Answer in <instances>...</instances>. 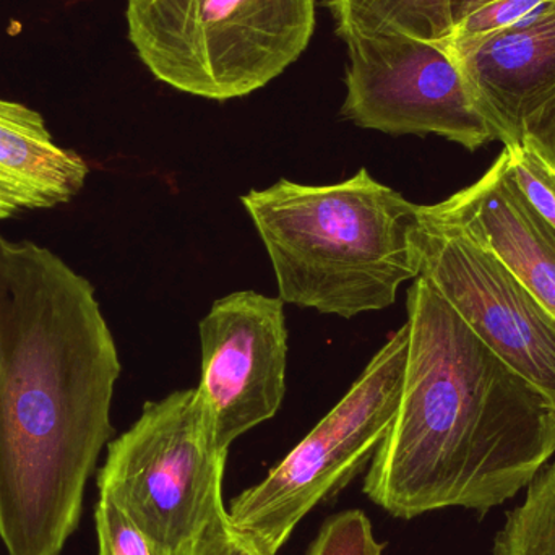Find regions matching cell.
I'll return each instance as SVG.
<instances>
[{
  "instance_id": "5bb4252c",
  "label": "cell",
  "mask_w": 555,
  "mask_h": 555,
  "mask_svg": "<svg viewBox=\"0 0 555 555\" xmlns=\"http://www.w3.org/2000/svg\"><path fill=\"white\" fill-rule=\"evenodd\" d=\"M491 555H555V462L533 479L525 501L508 514Z\"/></svg>"
},
{
  "instance_id": "d6986e66",
  "label": "cell",
  "mask_w": 555,
  "mask_h": 555,
  "mask_svg": "<svg viewBox=\"0 0 555 555\" xmlns=\"http://www.w3.org/2000/svg\"><path fill=\"white\" fill-rule=\"evenodd\" d=\"M182 555H266L246 534L231 525L230 515H220Z\"/></svg>"
},
{
  "instance_id": "44dd1931",
  "label": "cell",
  "mask_w": 555,
  "mask_h": 555,
  "mask_svg": "<svg viewBox=\"0 0 555 555\" xmlns=\"http://www.w3.org/2000/svg\"><path fill=\"white\" fill-rule=\"evenodd\" d=\"M492 2V0H452V18L453 26L456 23L462 22L465 16L469 13L478 10L479 7L486 5V3Z\"/></svg>"
},
{
  "instance_id": "ffe728a7",
  "label": "cell",
  "mask_w": 555,
  "mask_h": 555,
  "mask_svg": "<svg viewBox=\"0 0 555 555\" xmlns=\"http://www.w3.org/2000/svg\"><path fill=\"white\" fill-rule=\"evenodd\" d=\"M521 140L533 143L555 169V94L527 120Z\"/></svg>"
},
{
  "instance_id": "5b68a950",
  "label": "cell",
  "mask_w": 555,
  "mask_h": 555,
  "mask_svg": "<svg viewBox=\"0 0 555 555\" xmlns=\"http://www.w3.org/2000/svg\"><path fill=\"white\" fill-rule=\"evenodd\" d=\"M221 450L197 390L149 401L129 430L107 446L100 498L113 501L162 555H182L227 514Z\"/></svg>"
},
{
  "instance_id": "3957f363",
  "label": "cell",
  "mask_w": 555,
  "mask_h": 555,
  "mask_svg": "<svg viewBox=\"0 0 555 555\" xmlns=\"http://www.w3.org/2000/svg\"><path fill=\"white\" fill-rule=\"evenodd\" d=\"M241 202L284 304L352 319L387 309L401 284L417 278L411 236L420 205L365 168L330 185L280 179Z\"/></svg>"
},
{
  "instance_id": "30bf717a",
  "label": "cell",
  "mask_w": 555,
  "mask_h": 555,
  "mask_svg": "<svg viewBox=\"0 0 555 555\" xmlns=\"http://www.w3.org/2000/svg\"><path fill=\"white\" fill-rule=\"evenodd\" d=\"M423 214L491 250L555 317V233L534 214L501 153L479 181Z\"/></svg>"
},
{
  "instance_id": "2e32d148",
  "label": "cell",
  "mask_w": 555,
  "mask_h": 555,
  "mask_svg": "<svg viewBox=\"0 0 555 555\" xmlns=\"http://www.w3.org/2000/svg\"><path fill=\"white\" fill-rule=\"evenodd\" d=\"M507 169L525 201L555 233V169L528 140L504 149Z\"/></svg>"
},
{
  "instance_id": "9a60e30c",
  "label": "cell",
  "mask_w": 555,
  "mask_h": 555,
  "mask_svg": "<svg viewBox=\"0 0 555 555\" xmlns=\"http://www.w3.org/2000/svg\"><path fill=\"white\" fill-rule=\"evenodd\" d=\"M551 0H492L453 26L440 44L450 54L468 51L540 13Z\"/></svg>"
},
{
  "instance_id": "277c9868",
  "label": "cell",
  "mask_w": 555,
  "mask_h": 555,
  "mask_svg": "<svg viewBox=\"0 0 555 555\" xmlns=\"http://www.w3.org/2000/svg\"><path fill=\"white\" fill-rule=\"evenodd\" d=\"M317 0H129V39L182 93L228 101L280 77L306 51Z\"/></svg>"
},
{
  "instance_id": "ac0fdd59",
  "label": "cell",
  "mask_w": 555,
  "mask_h": 555,
  "mask_svg": "<svg viewBox=\"0 0 555 555\" xmlns=\"http://www.w3.org/2000/svg\"><path fill=\"white\" fill-rule=\"evenodd\" d=\"M100 555H162L145 533L109 499L94 508Z\"/></svg>"
},
{
  "instance_id": "e0dca14e",
  "label": "cell",
  "mask_w": 555,
  "mask_h": 555,
  "mask_svg": "<svg viewBox=\"0 0 555 555\" xmlns=\"http://www.w3.org/2000/svg\"><path fill=\"white\" fill-rule=\"evenodd\" d=\"M306 555H384V547L364 512L346 511L322 525Z\"/></svg>"
},
{
  "instance_id": "8fae6325",
  "label": "cell",
  "mask_w": 555,
  "mask_h": 555,
  "mask_svg": "<svg viewBox=\"0 0 555 555\" xmlns=\"http://www.w3.org/2000/svg\"><path fill=\"white\" fill-rule=\"evenodd\" d=\"M450 55L498 142L520 143L527 120L555 94V0L520 25Z\"/></svg>"
},
{
  "instance_id": "52a82bcc",
  "label": "cell",
  "mask_w": 555,
  "mask_h": 555,
  "mask_svg": "<svg viewBox=\"0 0 555 555\" xmlns=\"http://www.w3.org/2000/svg\"><path fill=\"white\" fill-rule=\"evenodd\" d=\"M343 116L390 135L443 137L465 149L495 142L459 62L440 42L403 35L349 39Z\"/></svg>"
},
{
  "instance_id": "7c38bea8",
  "label": "cell",
  "mask_w": 555,
  "mask_h": 555,
  "mask_svg": "<svg viewBox=\"0 0 555 555\" xmlns=\"http://www.w3.org/2000/svg\"><path fill=\"white\" fill-rule=\"evenodd\" d=\"M90 168L55 143L38 111L0 100V221L74 201Z\"/></svg>"
},
{
  "instance_id": "9c48e42d",
  "label": "cell",
  "mask_w": 555,
  "mask_h": 555,
  "mask_svg": "<svg viewBox=\"0 0 555 555\" xmlns=\"http://www.w3.org/2000/svg\"><path fill=\"white\" fill-rule=\"evenodd\" d=\"M202 378L197 390L218 447L272 420L286 393L284 302L256 291L215 300L202 319Z\"/></svg>"
},
{
  "instance_id": "4fadbf2b",
  "label": "cell",
  "mask_w": 555,
  "mask_h": 555,
  "mask_svg": "<svg viewBox=\"0 0 555 555\" xmlns=\"http://www.w3.org/2000/svg\"><path fill=\"white\" fill-rule=\"evenodd\" d=\"M343 41L403 35L442 41L453 31L452 0H326Z\"/></svg>"
},
{
  "instance_id": "7a4b0ae2",
  "label": "cell",
  "mask_w": 555,
  "mask_h": 555,
  "mask_svg": "<svg viewBox=\"0 0 555 555\" xmlns=\"http://www.w3.org/2000/svg\"><path fill=\"white\" fill-rule=\"evenodd\" d=\"M408 361L364 492L397 518L460 507L488 514L555 453V404L489 349L417 276L406 297Z\"/></svg>"
},
{
  "instance_id": "6da1fadb",
  "label": "cell",
  "mask_w": 555,
  "mask_h": 555,
  "mask_svg": "<svg viewBox=\"0 0 555 555\" xmlns=\"http://www.w3.org/2000/svg\"><path fill=\"white\" fill-rule=\"evenodd\" d=\"M119 351L93 284L0 234V541L62 555L113 436Z\"/></svg>"
},
{
  "instance_id": "8992f818",
  "label": "cell",
  "mask_w": 555,
  "mask_h": 555,
  "mask_svg": "<svg viewBox=\"0 0 555 555\" xmlns=\"http://www.w3.org/2000/svg\"><path fill=\"white\" fill-rule=\"evenodd\" d=\"M408 343L404 323L269 476L231 501V525L263 554L278 555L299 521L372 459L400 406Z\"/></svg>"
},
{
  "instance_id": "ba28073f",
  "label": "cell",
  "mask_w": 555,
  "mask_h": 555,
  "mask_svg": "<svg viewBox=\"0 0 555 555\" xmlns=\"http://www.w3.org/2000/svg\"><path fill=\"white\" fill-rule=\"evenodd\" d=\"M417 276L476 336L555 404V317L481 244L423 214L413 236Z\"/></svg>"
}]
</instances>
